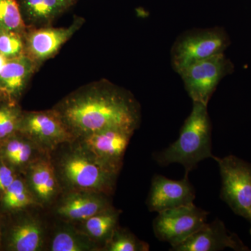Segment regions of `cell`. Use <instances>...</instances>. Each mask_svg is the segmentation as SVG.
<instances>
[{"instance_id":"3","label":"cell","mask_w":251,"mask_h":251,"mask_svg":"<svg viewBox=\"0 0 251 251\" xmlns=\"http://www.w3.org/2000/svg\"><path fill=\"white\" fill-rule=\"evenodd\" d=\"M64 153L57 164L59 176L72 191L111 194L119 173L99 161L81 145Z\"/></svg>"},{"instance_id":"1","label":"cell","mask_w":251,"mask_h":251,"mask_svg":"<svg viewBox=\"0 0 251 251\" xmlns=\"http://www.w3.org/2000/svg\"><path fill=\"white\" fill-rule=\"evenodd\" d=\"M53 109L75 140L109 128L135 131L141 120L134 96L107 80L82 86Z\"/></svg>"},{"instance_id":"5","label":"cell","mask_w":251,"mask_h":251,"mask_svg":"<svg viewBox=\"0 0 251 251\" xmlns=\"http://www.w3.org/2000/svg\"><path fill=\"white\" fill-rule=\"evenodd\" d=\"M221 176V198L234 214L251 224V163L234 155L214 156Z\"/></svg>"},{"instance_id":"10","label":"cell","mask_w":251,"mask_h":251,"mask_svg":"<svg viewBox=\"0 0 251 251\" xmlns=\"http://www.w3.org/2000/svg\"><path fill=\"white\" fill-rule=\"evenodd\" d=\"M134 132L109 128L80 138V145L100 163L120 173L126 150Z\"/></svg>"},{"instance_id":"4","label":"cell","mask_w":251,"mask_h":251,"mask_svg":"<svg viewBox=\"0 0 251 251\" xmlns=\"http://www.w3.org/2000/svg\"><path fill=\"white\" fill-rule=\"evenodd\" d=\"M229 45L228 34L221 27L186 31L177 38L172 47V67L179 74L193 63L224 53Z\"/></svg>"},{"instance_id":"25","label":"cell","mask_w":251,"mask_h":251,"mask_svg":"<svg viewBox=\"0 0 251 251\" xmlns=\"http://www.w3.org/2000/svg\"><path fill=\"white\" fill-rule=\"evenodd\" d=\"M27 139H21V138H12L10 139L6 144L4 148V156L8 161L12 159L23 148L25 144L27 142Z\"/></svg>"},{"instance_id":"6","label":"cell","mask_w":251,"mask_h":251,"mask_svg":"<svg viewBox=\"0 0 251 251\" xmlns=\"http://www.w3.org/2000/svg\"><path fill=\"white\" fill-rule=\"evenodd\" d=\"M234 70L230 59L221 53L193 63L183 69L179 75L193 102L208 105L220 82Z\"/></svg>"},{"instance_id":"2","label":"cell","mask_w":251,"mask_h":251,"mask_svg":"<svg viewBox=\"0 0 251 251\" xmlns=\"http://www.w3.org/2000/svg\"><path fill=\"white\" fill-rule=\"evenodd\" d=\"M193 103L192 111L185 120L178 139L154 156L155 161L161 166L171 163L182 165L186 176L200 162L214 157L211 141L212 126L207 105Z\"/></svg>"},{"instance_id":"20","label":"cell","mask_w":251,"mask_h":251,"mask_svg":"<svg viewBox=\"0 0 251 251\" xmlns=\"http://www.w3.org/2000/svg\"><path fill=\"white\" fill-rule=\"evenodd\" d=\"M1 203L7 210H18L38 203L29 186L23 179L16 178L2 193Z\"/></svg>"},{"instance_id":"23","label":"cell","mask_w":251,"mask_h":251,"mask_svg":"<svg viewBox=\"0 0 251 251\" xmlns=\"http://www.w3.org/2000/svg\"><path fill=\"white\" fill-rule=\"evenodd\" d=\"M23 113L16 104H0V140L11 136L18 131Z\"/></svg>"},{"instance_id":"26","label":"cell","mask_w":251,"mask_h":251,"mask_svg":"<svg viewBox=\"0 0 251 251\" xmlns=\"http://www.w3.org/2000/svg\"><path fill=\"white\" fill-rule=\"evenodd\" d=\"M17 178L11 168L0 165V193H3Z\"/></svg>"},{"instance_id":"13","label":"cell","mask_w":251,"mask_h":251,"mask_svg":"<svg viewBox=\"0 0 251 251\" xmlns=\"http://www.w3.org/2000/svg\"><path fill=\"white\" fill-rule=\"evenodd\" d=\"M111 206L107 195L90 191H72L59 203L57 212L61 217L69 221L84 222Z\"/></svg>"},{"instance_id":"15","label":"cell","mask_w":251,"mask_h":251,"mask_svg":"<svg viewBox=\"0 0 251 251\" xmlns=\"http://www.w3.org/2000/svg\"><path fill=\"white\" fill-rule=\"evenodd\" d=\"M55 168L49 157H41L29 164L28 168L29 188L40 204H49L58 192L59 185Z\"/></svg>"},{"instance_id":"9","label":"cell","mask_w":251,"mask_h":251,"mask_svg":"<svg viewBox=\"0 0 251 251\" xmlns=\"http://www.w3.org/2000/svg\"><path fill=\"white\" fill-rule=\"evenodd\" d=\"M85 19L75 16L67 27L27 28L25 34V54L38 67L58 52L64 44L83 25Z\"/></svg>"},{"instance_id":"16","label":"cell","mask_w":251,"mask_h":251,"mask_svg":"<svg viewBox=\"0 0 251 251\" xmlns=\"http://www.w3.org/2000/svg\"><path fill=\"white\" fill-rule=\"evenodd\" d=\"M38 69L25 54L9 59L0 71V90L11 99L19 97Z\"/></svg>"},{"instance_id":"18","label":"cell","mask_w":251,"mask_h":251,"mask_svg":"<svg viewBox=\"0 0 251 251\" xmlns=\"http://www.w3.org/2000/svg\"><path fill=\"white\" fill-rule=\"evenodd\" d=\"M121 211L113 206L92 216L84 221V233L105 247L118 227Z\"/></svg>"},{"instance_id":"21","label":"cell","mask_w":251,"mask_h":251,"mask_svg":"<svg viewBox=\"0 0 251 251\" xmlns=\"http://www.w3.org/2000/svg\"><path fill=\"white\" fill-rule=\"evenodd\" d=\"M27 29L17 0H0V31L25 34Z\"/></svg>"},{"instance_id":"14","label":"cell","mask_w":251,"mask_h":251,"mask_svg":"<svg viewBox=\"0 0 251 251\" xmlns=\"http://www.w3.org/2000/svg\"><path fill=\"white\" fill-rule=\"evenodd\" d=\"M78 0H18L27 28L49 27Z\"/></svg>"},{"instance_id":"8","label":"cell","mask_w":251,"mask_h":251,"mask_svg":"<svg viewBox=\"0 0 251 251\" xmlns=\"http://www.w3.org/2000/svg\"><path fill=\"white\" fill-rule=\"evenodd\" d=\"M18 131L44 151L53 150L62 144L75 140L53 108L23 113Z\"/></svg>"},{"instance_id":"11","label":"cell","mask_w":251,"mask_h":251,"mask_svg":"<svg viewBox=\"0 0 251 251\" xmlns=\"http://www.w3.org/2000/svg\"><path fill=\"white\" fill-rule=\"evenodd\" d=\"M196 191L185 175L181 180L168 179L156 175L151 181L147 204L149 210L159 213L168 209L193 204Z\"/></svg>"},{"instance_id":"22","label":"cell","mask_w":251,"mask_h":251,"mask_svg":"<svg viewBox=\"0 0 251 251\" xmlns=\"http://www.w3.org/2000/svg\"><path fill=\"white\" fill-rule=\"evenodd\" d=\"M108 251H148L150 246L128 230L117 227L103 247Z\"/></svg>"},{"instance_id":"19","label":"cell","mask_w":251,"mask_h":251,"mask_svg":"<svg viewBox=\"0 0 251 251\" xmlns=\"http://www.w3.org/2000/svg\"><path fill=\"white\" fill-rule=\"evenodd\" d=\"M98 244L85 233H78L72 229H63L52 239L50 251H88L97 250Z\"/></svg>"},{"instance_id":"12","label":"cell","mask_w":251,"mask_h":251,"mask_svg":"<svg viewBox=\"0 0 251 251\" xmlns=\"http://www.w3.org/2000/svg\"><path fill=\"white\" fill-rule=\"evenodd\" d=\"M226 249L249 251L237 234L229 232L219 219L205 223L184 242L171 247L173 251H218Z\"/></svg>"},{"instance_id":"7","label":"cell","mask_w":251,"mask_h":251,"mask_svg":"<svg viewBox=\"0 0 251 251\" xmlns=\"http://www.w3.org/2000/svg\"><path fill=\"white\" fill-rule=\"evenodd\" d=\"M209 212L194 203L158 213L153 221L155 237L171 247L184 242L206 223Z\"/></svg>"},{"instance_id":"27","label":"cell","mask_w":251,"mask_h":251,"mask_svg":"<svg viewBox=\"0 0 251 251\" xmlns=\"http://www.w3.org/2000/svg\"><path fill=\"white\" fill-rule=\"evenodd\" d=\"M8 60H9V59L6 58L3 54H0V71L4 67Z\"/></svg>"},{"instance_id":"24","label":"cell","mask_w":251,"mask_h":251,"mask_svg":"<svg viewBox=\"0 0 251 251\" xmlns=\"http://www.w3.org/2000/svg\"><path fill=\"white\" fill-rule=\"evenodd\" d=\"M0 54L9 59L25 54V34L0 31Z\"/></svg>"},{"instance_id":"28","label":"cell","mask_w":251,"mask_h":251,"mask_svg":"<svg viewBox=\"0 0 251 251\" xmlns=\"http://www.w3.org/2000/svg\"><path fill=\"white\" fill-rule=\"evenodd\" d=\"M250 233L251 234V229H250Z\"/></svg>"},{"instance_id":"17","label":"cell","mask_w":251,"mask_h":251,"mask_svg":"<svg viewBox=\"0 0 251 251\" xmlns=\"http://www.w3.org/2000/svg\"><path fill=\"white\" fill-rule=\"evenodd\" d=\"M44 244V230L38 220L25 219L16 225L10 234L9 247L12 251H40Z\"/></svg>"},{"instance_id":"29","label":"cell","mask_w":251,"mask_h":251,"mask_svg":"<svg viewBox=\"0 0 251 251\" xmlns=\"http://www.w3.org/2000/svg\"><path fill=\"white\" fill-rule=\"evenodd\" d=\"M1 90H0V93H1Z\"/></svg>"}]
</instances>
